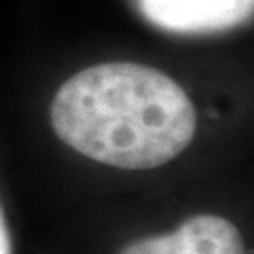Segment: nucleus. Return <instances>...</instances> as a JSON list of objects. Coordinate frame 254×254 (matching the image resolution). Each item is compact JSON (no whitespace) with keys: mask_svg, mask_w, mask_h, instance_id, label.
<instances>
[{"mask_svg":"<svg viewBox=\"0 0 254 254\" xmlns=\"http://www.w3.org/2000/svg\"><path fill=\"white\" fill-rule=\"evenodd\" d=\"M142 15L153 26L178 34H205L244 26L254 0H140Z\"/></svg>","mask_w":254,"mask_h":254,"instance_id":"f03ea898","label":"nucleus"},{"mask_svg":"<svg viewBox=\"0 0 254 254\" xmlns=\"http://www.w3.org/2000/svg\"><path fill=\"white\" fill-rule=\"evenodd\" d=\"M119 254H246L242 233L233 222L199 214L168 235L138 240Z\"/></svg>","mask_w":254,"mask_h":254,"instance_id":"7ed1b4c3","label":"nucleus"},{"mask_svg":"<svg viewBox=\"0 0 254 254\" xmlns=\"http://www.w3.org/2000/svg\"><path fill=\"white\" fill-rule=\"evenodd\" d=\"M0 254H11V237H9V231H6L2 210H0Z\"/></svg>","mask_w":254,"mask_h":254,"instance_id":"20e7f679","label":"nucleus"},{"mask_svg":"<svg viewBox=\"0 0 254 254\" xmlns=\"http://www.w3.org/2000/svg\"><path fill=\"white\" fill-rule=\"evenodd\" d=\"M58 138L93 161L121 170H153L195 138L197 115L168 74L129 62L85 68L51 102Z\"/></svg>","mask_w":254,"mask_h":254,"instance_id":"f257e3e1","label":"nucleus"}]
</instances>
